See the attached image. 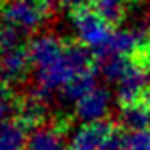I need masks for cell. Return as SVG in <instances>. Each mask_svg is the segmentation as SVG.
<instances>
[{
    "instance_id": "1",
    "label": "cell",
    "mask_w": 150,
    "mask_h": 150,
    "mask_svg": "<svg viewBox=\"0 0 150 150\" xmlns=\"http://www.w3.org/2000/svg\"><path fill=\"white\" fill-rule=\"evenodd\" d=\"M91 56L83 44L66 42V47L54 61L35 69V79L39 84V95L46 98L56 89H62L78 73L93 68Z\"/></svg>"
},
{
    "instance_id": "2",
    "label": "cell",
    "mask_w": 150,
    "mask_h": 150,
    "mask_svg": "<svg viewBox=\"0 0 150 150\" xmlns=\"http://www.w3.org/2000/svg\"><path fill=\"white\" fill-rule=\"evenodd\" d=\"M71 24L79 44L95 51V54H100L106 49L115 32V29L111 27L113 24L100 15L93 7L89 8L88 5L73 8Z\"/></svg>"
},
{
    "instance_id": "3",
    "label": "cell",
    "mask_w": 150,
    "mask_h": 150,
    "mask_svg": "<svg viewBox=\"0 0 150 150\" xmlns=\"http://www.w3.org/2000/svg\"><path fill=\"white\" fill-rule=\"evenodd\" d=\"M51 0H8L2 7L0 15L4 24L12 25L25 34L41 27L51 14Z\"/></svg>"
},
{
    "instance_id": "4",
    "label": "cell",
    "mask_w": 150,
    "mask_h": 150,
    "mask_svg": "<svg viewBox=\"0 0 150 150\" xmlns=\"http://www.w3.org/2000/svg\"><path fill=\"white\" fill-rule=\"evenodd\" d=\"M123 137L110 122H88L76 130L68 150H118Z\"/></svg>"
},
{
    "instance_id": "5",
    "label": "cell",
    "mask_w": 150,
    "mask_h": 150,
    "mask_svg": "<svg viewBox=\"0 0 150 150\" xmlns=\"http://www.w3.org/2000/svg\"><path fill=\"white\" fill-rule=\"evenodd\" d=\"M150 71L147 66L140 61V57H133L128 68L123 71V74L116 79V100L120 105H128V103L140 101L143 91L150 84L149 79Z\"/></svg>"
},
{
    "instance_id": "6",
    "label": "cell",
    "mask_w": 150,
    "mask_h": 150,
    "mask_svg": "<svg viewBox=\"0 0 150 150\" xmlns=\"http://www.w3.org/2000/svg\"><path fill=\"white\" fill-rule=\"evenodd\" d=\"M111 105H113L111 93L106 88H103V86H95L89 93H86L83 98H79L76 101L74 113L84 123L101 122L103 118L110 113Z\"/></svg>"
},
{
    "instance_id": "7",
    "label": "cell",
    "mask_w": 150,
    "mask_h": 150,
    "mask_svg": "<svg viewBox=\"0 0 150 150\" xmlns=\"http://www.w3.org/2000/svg\"><path fill=\"white\" fill-rule=\"evenodd\" d=\"M147 34L138 30V29H118L113 32L111 41L106 46L105 51H101L96 56L103 54H120V56H128V57H140L143 51Z\"/></svg>"
},
{
    "instance_id": "8",
    "label": "cell",
    "mask_w": 150,
    "mask_h": 150,
    "mask_svg": "<svg viewBox=\"0 0 150 150\" xmlns=\"http://www.w3.org/2000/svg\"><path fill=\"white\" fill-rule=\"evenodd\" d=\"M25 150H68L64 128L59 125L35 127L27 137Z\"/></svg>"
},
{
    "instance_id": "9",
    "label": "cell",
    "mask_w": 150,
    "mask_h": 150,
    "mask_svg": "<svg viewBox=\"0 0 150 150\" xmlns=\"http://www.w3.org/2000/svg\"><path fill=\"white\" fill-rule=\"evenodd\" d=\"M32 64L29 49L14 47L0 52V76L7 81H19L27 74L29 66Z\"/></svg>"
},
{
    "instance_id": "10",
    "label": "cell",
    "mask_w": 150,
    "mask_h": 150,
    "mask_svg": "<svg viewBox=\"0 0 150 150\" xmlns=\"http://www.w3.org/2000/svg\"><path fill=\"white\" fill-rule=\"evenodd\" d=\"M66 47V42L57 39L56 35L51 34H44L35 37L34 41L29 44V56L30 61L35 68L46 66L47 62L54 61L57 56H61V52Z\"/></svg>"
},
{
    "instance_id": "11",
    "label": "cell",
    "mask_w": 150,
    "mask_h": 150,
    "mask_svg": "<svg viewBox=\"0 0 150 150\" xmlns=\"http://www.w3.org/2000/svg\"><path fill=\"white\" fill-rule=\"evenodd\" d=\"M96 71L98 69L93 66V68H88L78 73V74L71 79V81L62 88V96L66 101H78L79 98L89 93L91 89L98 86V81H96Z\"/></svg>"
},
{
    "instance_id": "12",
    "label": "cell",
    "mask_w": 150,
    "mask_h": 150,
    "mask_svg": "<svg viewBox=\"0 0 150 150\" xmlns=\"http://www.w3.org/2000/svg\"><path fill=\"white\" fill-rule=\"evenodd\" d=\"M120 122L130 132L147 130L150 127V110L142 101L122 105L120 111Z\"/></svg>"
},
{
    "instance_id": "13",
    "label": "cell",
    "mask_w": 150,
    "mask_h": 150,
    "mask_svg": "<svg viewBox=\"0 0 150 150\" xmlns=\"http://www.w3.org/2000/svg\"><path fill=\"white\" fill-rule=\"evenodd\" d=\"M17 115H19V122L29 128V127H35L37 123L42 122V118L46 115V105H44V98L39 93L25 98L24 101L17 106Z\"/></svg>"
},
{
    "instance_id": "14",
    "label": "cell",
    "mask_w": 150,
    "mask_h": 150,
    "mask_svg": "<svg viewBox=\"0 0 150 150\" xmlns=\"http://www.w3.org/2000/svg\"><path fill=\"white\" fill-rule=\"evenodd\" d=\"M25 142V127L19 120L0 123V150H22Z\"/></svg>"
},
{
    "instance_id": "15",
    "label": "cell",
    "mask_w": 150,
    "mask_h": 150,
    "mask_svg": "<svg viewBox=\"0 0 150 150\" xmlns=\"http://www.w3.org/2000/svg\"><path fill=\"white\" fill-rule=\"evenodd\" d=\"M91 7L111 24H120L127 17L132 0H89Z\"/></svg>"
},
{
    "instance_id": "16",
    "label": "cell",
    "mask_w": 150,
    "mask_h": 150,
    "mask_svg": "<svg viewBox=\"0 0 150 150\" xmlns=\"http://www.w3.org/2000/svg\"><path fill=\"white\" fill-rule=\"evenodd\" d=\"M118 150H150V132L138 130L125 135L120 142Z\"/></svg>"
},
{
    "instance_id": "17",
    "label": "cell",
    "mask_w": 150,
    "mask_h": 150,
    "mask_svg": "<svg viewBox=\"0 0 150 150\" xmlns=\"http://www.w3.org/2000/svg\"><path fill=\"white\" fill-rule=\"evenodd\" d=\"M21 34L22 32L19 29L7 25V24H2L0 25V52L19 47L21 46Z\"/></svg>"
},
{
    "instance_id": "18",
    "label": "cell",
    "mask_w": 150,
    "mask_h": 150,
    "mask_svg": "<svg viewBox=\"0 0 150 150\" xmlns=\"http://www.w3.org/2000/svg\"><path fill=\"white\" fill-rule=\"evenodd\" d=\"M12 111V95L7 88L0 86V123H4V120L10 115Z\"/></svg>"
},
{
    "instance_id": "19",
    "label": "cell",
    "mask_w": 150,
    "mask_h": 150,
    "mask_svg": "<svg viewBox=\"0 0 150 150\" xmlns=\"http://www.w3.org/2000/svg\"><path fill=\"white\" fill-rule=\"evenodd\" d=\"M140 101L147 106V108L150 110V84L147 86V89L143 91V95H142V98H140Z\"/></svg>"
},
{
    "instance_id": "20",
    "label": "cell",
    "mask_w": 150,
    "mask_h": 150,
    "mask_svg": "<svg viewBox=\"0 0 150 150\" xmlns=\"http://www.w3.org/2000/svg\"><path fill=\"white\" fill-rule=\"evenodd\" d=\"M140 61L147 66V69L150 71V49L149 51H143L142 54H140Z\"/></svg>"
},
{
    "instance_id": "21",
    "label": "cell",
    "mask_w": 150,
    "mask_h": 150,
    "mask_svg": "<svg viewBox=\"0 0 150 150\" xmlns=\"http://www.w3.org/2000/svg\"><path fill=\"white\" fill-rule=\"evenodd\" d=\"M147 41L150 42V29H149V32H147Z\"/></svg>"
},
{
    "instance_id": "22",
    "label": "cell",
    "mask_w": 150,
    "mask_h": 150,
    "mask_svg": "<svg viewBox=\"0 0 150 150\" xmlns=\"http://www.w3.org/2000/svg\"><path fill=\"white\" fill-rule=\"evenodd\" d=\"M142 2H147V4H150V0H142Z\"/></svg>"
}]
</instances>
